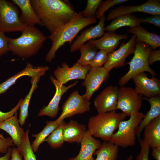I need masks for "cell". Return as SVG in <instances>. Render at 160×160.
Returning a JSON list of instances; mask_svg holds the SVG:
<instances>
[{"instance_id": "18", "label": "cell", "mask_w": 160, "mask_h": 160, "mask_svg": "<svg viewBox=\"0 0 160 160\" xmlns=\"http://www.w3.org/2000/svg\"><path fill=\"white\" fill-rule=\"evenodd\" d=\"M49 69L48 66L35 67L30 63H27L24 69L0 84V95L5 93L20 78L24 76L31 78L41 77L44 75L45 72Z\"/></svg>"}, {"instance_id": "34", "label": "cell", "mask_w": 160, "mask_h": 160, "mask_svg": "<svg viewBox=\"0 0 160 160\" xmlns=\"http://www.w3.org/2000/svg\"><path fill=\"white\" fill-rule=\"evenodd\" d=\"M128 0H106L102 1L97 11L95 18L100 19L105 12L113 6L127 2Z\"/></svg>"}, {"instance_id": "45", "label": "cell", "mask_w": 160, "mask_h": 160, "mask_svg": "<svg viewBox=\"0 0 160 160\" xmlns=\"http://www.w3.org/2000/svg\"><path fill=\"white\" fill-rule=\"evenodd\" d=\"M12 149V147H10L4 156L0 157V160H9L11 156Z\"/></svg>"}, {"instance_id": "36", "label": "cell", "mask_w": 160, "mask_h": 160, "mask_svg": "<svg viewBox=\"0 0 160 160\" xmlns=\"http://www.w3.org/2000/svg\"><path fill=\"white\" fill-rule=\"evenodd\" d=\"M108 53L102 50H100L97 52L89 64L91 67L95 68L102 67L104 65L108 59Z\"/></svg>"}, {"instance_id": "27", "label": "cell", "mask_w": 160, "mask_h": 160, "mask_svg": "<svg viewBox=\"0 0 160 160\" xmlns=\"http://www.w3.org/2000/svg\"><path fill=\"white\" fill-rule=\"evenodd\" d=\"M139 18L133 14L119 16L113 19L111 23L105 27L104 31L115 32L118 29L124 26L129 27L141 25Z\"/></svg>"}, {"instance_id": "41", "label": "cell", "mask_w": 160, "mask_h": 160, "mask_svg": "<svg viewBox=\"0 0 160 160\" xmlns=\"http://www.w3.org/2000/svg\"><path fill=\"white\" fill-rule=\"evenodd\" d=\"M141 23L152 24L158 28L160 27V15H152L149 17L139 18Z\"/></svg>"}, {"instance_id": "1", "label": "cell", "mask_w": 160, "mask_h": 160, "mask_svg": "<svg viewBox=\"0 0 160 160\" xmlns=\"http://www.w3.org/2000/svg\"><path fill=\"white\" fill-rule=\"evenodd\" d=\"M38 16L51 33L77 15L70 3L62 0H30Z\"/></svg>"}, {"instance_id": "16", "label": "cell", "mask_w": 160, "mask_h": 160, "mask_svg": "<svg viewBox=\"0 0 160 160\" xmlns=\"http://www.w3.org/2000/svg\"><path fill=\"white\" fill-rule=\"evenodd\" d=\"M50 79L55 86V93L49 104L40 109L38 116H46L53 118L57 115L60 109L59 104L63 95L69 89L76 85L78 81H76L73 84L66 86L60 83L52 76H50Z\"/></svg>"}, {"instance_id": "24", "label": "cell", "mask_w": 160, "mask_h": 160, "mask_svg": "<svg viewBox=\"0 0 160 160\" xmlns=\"http://www.w3.org/2000/svg\"><path fill=\"white\" fill-rule=\"evenodd\" d=\"M143 99L149 103L150 109L135 129L136 135L138 139L140 138V134L145 127L152 120L160 116V96L149 98L145 97H143Z\"/></svg>"}, {"instance_id": "11", "label": "cell", "mask_w": 160, "mask_h": 160, "mask_svg": "<svg viewBox=\"0 0 160 160\" xmlns=\"http://www.w3.org/2000/svg\"><path fill=\"white\" fill-rule=\"evenodd\" d=\"M136 42V37L134 35L126 43L122 42L118 49L108 53V59L103 67L109 72L114 68L124 66L127 58L130 55L134 54Z\"/></svg>"}, {"instance_id": "33", "label": "cell", "mask_w": 160, "mask_h": 160, "mask_svg": "<svg viewBox=\"0 0 160 160\" xmlns=\"http://www.w3.org/2000/svg\"><path fill=\"white\" fill-rule=\"evenodd\" d=\"M24 160H37L31 146L28 136V129L25 135L20 149L19 150Z\"/></svg>"}, {"instance_id": "22", "label": "cell", "mask_w": 160, "mask_h": 160, "mask_svg": "<svg viewBox=\"0 0 160 160\" xmlns=\"http://www.w3.org/2000/svg\"><path fill=\"white\" fill-rule=\"evenodd\" d=\"M21 11L19 18L21 22L27 26L34 27L37 24L44 26L34 11L30 0H12Z\"/></svg>"}, {"instance_id": "23", "label": "cell", "mask_w": 160, "mask_h": 160, "mask_svg": "<svg viewBox=\"0 0 160 160\" xmlns=\"http://www.w3.org/2000/svg\"><path fill=\"white\" fill-rule=\"evenodd\" d=\"M85 125L71 120L65 124L63 129L64 142L80 143L87 130Z\"/></svg>"}, {"instance_id": "42", "label": "cell", "mask_w": 160, "mask_h": 160, "mask_svg": "<svg viewBox=\"0 0 160 160\" xmlns=\"http://www.w3.org/2000/svg\"><path fill=\"white\" fill-rule=\"evenodd\" d=\"M160 60V49L158 50L153 49L150 53L148 61L149 65H152L153 64L157 61Z\"/></svg>"}, {"instance_id": "9", "label": "cell", "mask_w": 160, "mask_h": 160, "mask_svg": "<svg viewBox=\"0 0 160 160\" xmlns=\"http://www.w3.org/2000/svg\"><path fill=\"white\" fill-rule=\"evenodd\" d=\"M142 95L131 87H121L118 90L116 109L130 116L140 109L143 100Z\"/></svg>"}, {"instance_id": "25", "label": "cell", "mask_w": 160, "mask_h": 160, "mask_svg": "<svg viewBox=\"0 0 160 160\" xmlns=\"http://www.w3.org/2000/svg\"><path fill=\"white\" fill-rule=\"evenodd\" d=\"M127 31L129 33L134 35L136 41L143 42L149 45L153 49H156L160 47V36L148 31L140 26L129 27Z\"/></svg>"}, {"instance_id": "10", "label": "cell", "mask_w": 160, "mask_h": 160, "mask_svg": "<svg viewBox=\"0 0 160 160\" xmlns=\"http://www.w3.org/2000/svg\"><path fill=\"white\" fill-rule=\"evenodd\" d=\"M143 12L151 15H160V0H148L139 5H121L110 10L106 20H113L121 15L131 14L135 12Z\"/></svg>"}, {"instance_id": "6", "label": "cell", "mask_w": 160, "mask_h": 160, "mask_svg": "<svg viewBox=\"0 0 160 160\" xmlns=\"http://www.w3.org/2000/svg\"><path fill=\"white\" fill-rule=\"evenodd\" d=\"M145 115L138 111L132 114L128 120L121 121L118 131L114 133L109 141L122 148L134 146L136 141L135 129Z\"/></svg>"}, {"instance_id": "19", "label": "cell", "mask_w": 160, "mask_h": 160, "mask_svg": "<svg viewBox=\"0 0 160 160\" xmlns=\"http://www.w3.org/2000/svg\"><path fill=\"white\" fill-rule=\"evenodd\" d=\"M16 112L11 117L0 123V129L8 133L12 138L14 144L19 150L22 146L25 135L23 129L20 126Z\"/></svg>"}, {"instance_id": "35", "label": "cell", "mask_w": 160, "mask_h": 160, "mask_svg": "<svg viewBox=\"0 0 160 160\" xmlns=\"http://www.w3.org/2000/svg\"><path fill=\"white\" fill-rule=\"evenodd\" d=\"M102 0H88L87 6L82 11L83 16L85 17L95 18V15Z\"/></svg>"}, {"instance_id": "44", "label": "cell", "mask_w": 160, "mask_h": 160, "mask_svg": "<svg viewBox=\"0 0 160 160\" xmlns=\"http://www.w3.org/2000/svg\"><path fill=\"white\" fill-rule=\"evenodd\" d=\"M151 155L156 160H160V146L152 148Z\"/></svg>"}, {"instance_id": "43", "label": "cell", "mask_w": 160, "mask_h": 160, "mask_svg": "<svg viewBox=\"0 0 160 160\" xmlns=\"http://www.w3.org/2000/svg\"><path fill=\"white\" fill-rule=\"evenodd\" d=\"M9 160H22V156L17 148H12L11 156Z\"/></svg>"}, {"instance_id": "39", "label": "cell", "mask_w": 160, "mask_h": 160, "mask_svg": "<svg viewBox=\"0 0 160 160\" xmlns=\"http://www.w3.org/2000/svg\"><path fill=\"white\" fill-rule=\"evenodd\" d=\"M4 33L0 31V57L9 51L8 43L10 38L6 36Z\"/></svg>"}, {"instance_id": "32", "label": "cell", "mask_w": 160, "mask_h": 160, "mask_svg": "<svg viewBox=\"0 0 160 160\" xmlns=\"http://www.w3.org/2000/svg\"><path fill=\"white\" fill-rule=\"evenodd\" d=\"M79 50L81 55L77 62L82 66L89 65L97 52V49L89 42L81 45Z\"/></svg>"}, {"instance_id": "13", "label": "cell", "mask_w": 160, "mask_h": 160, "mask_svg": "<svg viewBox=\"0 0 160 160\" xmlns=\"http://www.w3.org/2000/svg\"><path fill=\"white\" fill-rule=\"evenodd\" d=\"M109 71L103 67L97 68H91L87 73L81 85L86 89L83 95L90 101L91 97L99 89L102 83L108 79Z\"/></svg>"}, {"instance_id": "5", "label": "cell", "mask_w": 160, "mask_h": 160, "mask_svg": "<svg viewBox=\"0 0 160 160\" xmlns=\"http://www.w3.org/2000/svg\"><path fill=\"white\" fill-rule=\"evenodd\" d=\"M136 41L134 56L131 60L126 64L129 65V70L119 81L118 83L121 87L125 85L137 75L142 72H147L152 76H156V73L150 67L148 63V56L152 48L143 42Z\"/></svg>"}, {"instance_id": "8", "label": "cell", "mask_w": 160, "mask_h": 160, "mask_svg": "<svg viewBox=\"0 0 160 160\" xmlns=\"http://www.w3.org/2000/svg\"><path fill=\"white\" fill-rule=\"evenodd\" d=\"M91 103L83 95H80L78 91L72 92L62 105V112L55 120L60 124L65 118L83 114L90 111Z\"/></svg>"}, {"instance_id": "4", "label": "cell", "mask_w": 160, "mask_h": 160, "mask_svg": "<svg viewBox=\"0 0 160 160\" xmlns=\"http://www.w3.org/2000/svg\"><path fill=\"white\" fill-rule=\"evenodd\" d=\"M126 117L123 112L118 113L116 111L98 113L89 119L87 130L94 137L109 141L120 122Z\"/></svg>"}, {"instance_id": "28", "label": "cell", "mask_w": 160, "mask_h": 160, "mask_svg": "<svg viewBox=\"0 0 160 160\" xmlns=\"http://www.w3.org/2000/svg\"><path fill=\"white\" fill-rule=\"evenodd\" d=\"M40 76H36L32 78L31 82V86L29 92L23 100L20 105V113L19 115L18 121L20 126H23L25 123L26 119L28 116V109L32 95L38 87V83L40 79Z\"/></svg>"}, {"instance_id": "17", "label": "cell", "mask_w": 160, "mask_h": 160, "mask_svg": "<svg viewBox=\"0 0 160 160\" xmlns=\"http://www.w3.org/2000/svg\"><path fill=\"white\" fill-rule=\"evenodd\" d=\"M106 17L104 14L100 17L99 22L96 25L82 31L71 44L70 52L72 53L76 52L86 41L101 37L105 33L104 23Z\"/></svg>"}, {"instance_id": "29", "label": "cell", "mask_w": 160, "mask_h": 160, "mask_svg": "<svg viewBox=\"0 0 160 160\" xmlns=\"http://www.w3.org/2000/svg\"><path fill=\"white\" fill-rule=\"evenodd\" d=\"M119 147L109 141H104L94 154V160H117Z\"/></svg>"}, {"instance_id": "31", "label": "cell", "mask_w": 160, "mask_h": 160, "mask_svg": "<svg viewBox=\"0 0 160 160\" xmlns=\"http://www.w3.org/2000/svg\"><path fill=\"white\" fill-rule=\"evenodd\" d=\"M64 120L45 139L44 142H47L52 148L55 149L61 147L65 142L64 140L63 129L66 123Z\"/></svg>"}, {"instance_id": "3", "label": "cell", "mask_w": 160, "mask_h": 160, "mask_svg": "<svg viewBox=\"0 0 160 160\" xmlns=\"http://www.w3.org/2000/svg\"><path fill=\"white\" fill-rule=\"evenodd\" d=\"M47 39V37L38 28L35 26H27L19 37L10 38L9 50L14 55L28 58L37 53Z\"/></svg>"}, {"instance_id": "7", "label": "cell", "mask_w": 160, "mask_h": 160, "mask_svg": "<svg viewBox=\"0 0 160 160\" xmlns=\"http://www.w3.org/2000/svg\"><path fill=\"white\" fill-rule=\"evenodd\" d=\"M19 13V7L12 1L0 0V31L22 32L27 26L20 21Z\"/></svg>"}, {"instance_id": "12", "label": "cell", "mask_w": 160, "mask_h": 160, "mask_svg": "<svg viewBox=\"0 0 160 160\" xmlns=\"http://www.w3.org/2000/svg\"><path fill=\"white\" fill-rule=\"evenodd\" d=\"M91 68L89 65L82 66L77 62L70 67L66 63H63L61 66L59 65L57 67L54 72V74L56 80L64 84L71 80H84Z\"/></svg>"}, {"instance_id": "46", "label": "cell", "mask_w": 160, "mask_h": 160, "mask_svg": "<svg viewBox=\"0 0 160 160\" xmlns=\"http://www.w3.org/2000/svg\"><path fill=\"white\" fill-rule=\"evenodd\" d=\"M133 156L132 155H130L126 160H132Z\"/></svg>"}, {"instance_id": "15", "label": "cell", "mask_w": 160, "mask_h": 160, "mask_svg": "<svg viewBox=\"0 0 160 160\" xmlns=\"http://www.w3.org/2000/svg\"><path fill=\"white\" fill-rule=\"evenodd\" d=\"M119 89L110 85L104 89L95 98L94 105L98 113L116 111Z\"/></svg>"}, {"instance_id": "26", "label": "cell", "mask_w": 160, "mask_h": 160, "mask_svg": "<svg viewBox=\"0 0 160 160\" xmlns=\"http://www.w3.org/2000/svg\"><path fill=\"white\" fill-rule=\"evenodd\" d=\"M144 137L152 148L160 146V116L144 128Z\"/></svg>"}, {"instance_id": "30", "label": "cell", "mask_w": 160, "mask_h": 160, "mask_svg": "<svg viewBox=\"0 0 160 160\" xmlns=\"http://www.w3.org/2000/svg\"><path fill=\"white\" fill-rule=\"evenodd\" d=\"M46 125L42 130L36 134L32 135L35 138V140L31 144V148L34 152H36L38 149L41 144L59 126L56 120L53 121H47Z\"/></svg>"}, {"instance_id": "14", "label": "cell", "mask_w": 160, "mask_h": 160, "mask_svg": "<svg viewBox=\"0 0 160 160\" xmlns=\"http://www.w3.org/2000/svg\"><path fill=\"white\" fill-rule=\"evenodd\" d=\"M135 86L134 89L138 94L146 97L160 96V81L158 78L148 77L145 73H140L132 79Z\"/></svg>"}, {"instance_id": "40", "label": "cell", "mask_w": 160, "mask_h": 160, "mask_svg": "<svg viewBox=\"0 0 160 160\" xmlns=\"http://www.w3.org/2000/svg\"><path fill=\"white\" fill-rule=\"evenodd\" d=\"M23 99H20L17 105L8 112H4L0 110V123L13 116L17 111L19 109Z\"/></svg>"}, {"instance_id": "21", "label": "cell", "mask_w": 160, "mask_h": 160, "mask_svg": "<svg viewBox=\"0 0 160 160\" xmlns=\"http://www.w3.org/2000/svg\"><path fill=\"white\" fill-rule=\"evenodd\" d=\"M81 148L78 154L68 160H94L93 155L100 147L101 141L93 137L87 130L80 143Z\"/></svg>"}, {"instance_id": "38", "label": "cell", "mask_w": 160, "mask_h": 160, "mask_svg": "<svg viewBox=\"0 0 160 160\" xmlns=\"http://www.w3.org/2000/svg\"><path fill=\"white\" fill-rule=\"evenodd\" d=\"M14 144L11 137H5L2 134H0V153L5 154Z\"/></svg>"}, {"instance_id": "20", "label": "cell", "mask_w": 160, "mask_h": 160, "mask_svg": "<svg viewBox=\"0 0 160 160\" xmlns=\"http://www.w3.org/2000/svg\"><path fill=\"white\" fill-rule=\"evenodd\" d=\"M128 38L127 34H119L115 32H108L105 33L100 39L92 40L88 42L97 49L102 50L111 53L118 48L121 41Z\"/></svg>"}, {"instance_id": "37", "label": "cell", "mask_w": 160, "mask_h": 160, "mask_svg": "<svg viewBox=\"0 0 160 160\" xmlns=\"http://www.w3.org/2000/svg\"><path fill=\"white\" fill-rule=\"evenodd\" d=\"M140 145L141 147L140 152L136 157V160H149V156L151 148L146 140L138 139Z\"/></svg>"}, {"instance_id": "2", "label": "cell", "mask_w": 160, "mask_h": 160, "mask_svg": "<svg viewBox=\"0 0 160 160\" xmlns=\"http://www.w3.org/2000/svg\"><path fill=\"white\" fill-rule=\"evenodd\" d=\"M97 21L95 18L84 17L81 11L77 13L69 22L51 33L48 38L52 41V45L46 55V60L51 62L55 58L56 52L61 47L67 42L71 44L81 30Z\"/></svg>"}]
</instances>
